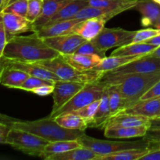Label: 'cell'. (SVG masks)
<instances>
[{
	"label": "cell",
	"mask_w": 160,
	"mask_h": 160,
	"mask_svg": "<svg viewBox=\"0 0 160 160\" xmlns=\"http://www.w3.org/2000/svg\"><path fill=\"white\" fill-rule=\"evenodd\" d=\"M59 55L34 32L31 35H16L8 39L1 59L36 63Z\"/></svg>",
	"instance_id": "6da1fadb"
},
{
	"label": "cell",
	"mask_w": 160,
	"mask_h": 160,
	"mask_svg": "<svg viewBox=\"0 0 160 160\" xmlns=\"http://www.w3.org/2000/svg\"><path fill=\"white\" fill-rule=\"evenodd\" d=\"M159 80L160 71L129 74H114L106 72L100 81L106 85H118L123 98L124 109H126L138 102L147 91Z\"/></svg>",
	"instance_id": "7a4b0ae2"
},
{
	"label": "cell",
	"mask_w": 160,
	"mask_h": 160,
	"mask_svg": "<svg viewBox=\"0 0 160 160\" xmlns=\"http://www.w3.org/2000/svg\"><path fill=\"white\" fill-rule=\"evenodd\" d=\"M11 127L29 131L49 142L78 139L84 134V131H82L66 129L59 126L54 119L49 117L33 121H22L19 120Z\"/></svg>",
	"instance_id": "3957f363"
},
{
	"label": "cell",
	"mask_w": 160,
	"mask_h": 160,
	"mask_svg": "<svg viewBox=\"0 0 160 160\" xmlns=\"http://www.w3.org/2000/svg\"><path fill=\"white\" fill-rule=\"evenodd\" d=\"M36 63L54 73L62 81H77L87 84L98 81L105 73L95 70L80 71L70 65L61 55L53 59L41 61Z\"/></svg>",
	"instance_id": "277c9868"
},
{
	"label": "cell",
	"mask_w": 160,
	"mask_h": 160,
	"mask_svg": "<svg viewBox=\"0 0 160 160\" xmlns=\"http://www.w3.org/2000/svg\"><path fill=\"white\" fill-rule=\"evenodd\" d=\"M6 139L8 145L12 148L29 156L41 158L49 142L33 133L12 127L6 134Z\"/></svg>",
	"instance_id": "5b68a950"
},
{
	"label": "cell",
	"mask_w": 160,
	"mask_h": 160,
	"mask_svg": "<svg viewBox=\"0 0 160 160\" xmlns=\"http://www.w3.org/2000/svg\"><path fill=\"white\" fill-rule=\"evenodd\" d=\"M82 146L90 148L98 156L112 154L117 152L131 148H149L150 142L142 138L138 141L120 142V141H106L97 139L86 135L85 133L78 138ZM97 160V159H96Z\"/></svg>",
	"instance_id": "8992f818"
},
{
	"label": "cell",
	"mask_w": 160,
	"mask_h": 160,
	"mask_svg": "<svg viewBox=\"0 0 160 160\" xmlns=\"http://www.w3.org/2000/svg\"><path fill=\"white\" fill-rule=\"evenodd\" d=\"M106 86L107 85L102 82L100 80L95 82L87 83L84 87L80 92H78L70 101L67 102L63 106H62L53 114L52 115L49 114L48 117L52 119H54L60 114L73 112L93 102L94 101L100 99L102 96Z\"/></svg>",
	"instance_id": "52a82bcc"
},
{
	"label": "cell",
	"mask_w": 160,
	"mask_h": 160,
	"mask_svg": "<svg viewBox=\"0 0 160 160\" xmlns=\"http://www.w3.org/2000/svg\"><path fill=\"white\" fill-rule=\"evenodd\" d=\"M137 31H128L123 28H104L99 34L92 41L99 49L106 52L116 47L131 43Z\"/></svg>",
	"instance_id": "ba28073f"
},
{
	"label": "cell",
	"mask_w": 160,
	"mask_h": 160,
	"mask_svg": "<svg viewBox=\"0 0 160 160\" xmlns=\"http://www.w3.org/2000/svg\"><path fill=\"white\" fill-rule=\"evenodd\" d=\"M85 85V83L59 80L54 82L53 106L50 115L63 106Z\"/></svg>",
	"instance_id": "9c48e42d"
},
{
	"label": "cell",
	"mask_w": 160,
	"mask_h": 160,
	"mask_svg": "<svg viewBox=\"0 0 160 160\" xmlns=\"http://www.w3.org/2000/svg\"><path fill=\"white\" fill-rule=\"evenodd\" d=\"M160 71V59L145 55L108 73L114 74L150 73Z\"/></svg>",
	"instance_id": "30bf717a"
},
{
	"label": "cell",
	"mask_w": 160,
	"mask_h": 160,
	"mask_svg": "<svg viewBox=\"0 0 160 160\" xmlns=\"http://www.w3.org/2000/svg\"><path fill=\"white\" fill-rule=\"evenodd\" d=\"M43 40L48 46L56 50L60 55L74 53L78 48L87 41L81 36L73 32L54 37L44 38Z\"/></svg>",
	"instance_id": "8fae6325"
},
{
	"label": "cell",
	"mask_w": 160,
	"mask_h": 160,
	"mask_svg": "<svg viewBox=\"0 0 160 160\" xmlns=\"http://www.w3.org/2000/svg\"><path fill=\"white\" fill-rule=\"evenodd\" d=\"M1 16L7 39L23 33L33 32V23L28 20L26 17L12 12H2Z\"/></svg>",
	"instance_id": "7c38bea8"
},
{
	"label": "cell",
	"mask_w": 160,
	"mask_h": 160,
	"mask_svg": "<svg viewBox=\"0 0 160 160\" xmlns=\"http://www.w3.org/2000/svg\"><path fill=\"white\" fill-rule=\"evenodd\" d=\"M106 20L102 17H92L85 19L75 25L73 33L84 38L87 41H92L105 28Z\"/></svg>",
	"instance_id": "4fadbf2b"
},
{
	"label": "cell",
	"mask_w": 160,
	"mask_h": 160,
	"mask_svg": "<svg viewBox=\"0 0 160 160\" xmlns=\"http://www.w3.org/2000/svg\"><path fill=\"white\" fill-rule=\"evenodd\" d=\"M0 62H2L1 66L9 65L10 67L20 69V70L26 72L30 76L38 77V78L49 80V81H56L60 80L54 73H52V71L47 70L46 68L37 63L23 62L13 60H6V59H0Z\"/></svg>",
	"instance_id": "5bb4252c"
},
{
	"label": "cell",
	"mask_w": 160,
	"mask_h": 160,
	"mask_svg": "<svg viewBox=\"0 0 160 160\" xmlns=\"http://www.w3.org/2000/svg\"><path fill=\"white\" fill-rule=\"evenodd\" d=\"M81 21V20L75 18L57 21L55 23L44 25L34 33H36L42 38L69 34V33L73 32V29L75 25H77Z\"/></svg>",
	"instance_id": "9a60e30c"
},
{
	"label": "cell",
	"mask_w": 160,
	"mask_h": 160,
	"mask_svg": "<svg viewBox=\"0 0 160 160\" xmlns=\"http://www.w3.org/2000/svg\"><path fill=\"white\" fill-rule=\"evenodd\" d=\"M134 9L142 15L141 23L144 27H153L160 15V5L153 0H139Z\"/></svg>",
	"instance_id": "2e32d148"
},
{
	"label": "cell",
	"mask_w": 160,
	"mask_h": 160,
	"mask_svg": "<svg viewBox=\"0 0 160 160\" xmlns=\"http://www.w3.org/2000/svg\"><path fill=\"white\" fill-rule=\"evenodd\" d=\"M29 76L26 72L20 69L9 65H2L0 69V84L9 88L18 89Z\"/></svg>",
	"instance_id": "e0dca14e"
},
{
	"label": "cell",
	"mask_w": 160,
	"mask_h": 160,
	"mask_svg": "<svg viewBox=\"0 0 160 160\" xmlns=\"http://www.w3.org/2000/svg\"><path fill=\"white\" fill-rule=\"evenodd\" d=\"M149 129L148 126L120 127L109 126L105 128V136L112 139H129L144 137Z\"/></svg>",
	"instance_id": "ac0fdd59"
},
{
	"label": "cell",
	"mask_w": 160,
	"mask_h": 160,
	"mask_svg": "<svg viewBox=\"0 0 160 160\" xmlns=\"http://www.w3.org/2000/svg\"><path fill=\"white\" fill-rule=\"evenodd\" d=\"M61 56L70 65L80 71L93 70L102 59V57L98 55L81 54V53H72V54L61 55Z\"/></svg>",
	"instance_id": "d6986e66"
},
{
	"label": "cell",
	"mask_w": 160,
	"mask_h": 160,
	"mask_svg": "<svg viewBox=\"0 0 160 160\" xmlns=\"http://www.w3.org/2000/svg\"><path fill=\"white\" fill-rule=\"evenodd\" d=\"M121 112L143 116L149 119L159 117H160V98L140 100L132 106Z\"/></svg>",
	"instance_id": "ffe728a7"
},
{
	"label": "cell",
	"mask_w": 160,
	"mask_h": 160,
	"mask_svg": "<svg viewBox=\"0 0 160 160\" xmlns=\"http://www.w3.org/2000/svg\"><path fill=\"white\" fill-rule=\"evenodd\" d=\"M109 126L120 127H139L148 126L150 128V119L135 114L120 112L109 117L106 123V128Z\"/></svg>",
	"instance_id": "44dd1931"
},
{
	"label": "cell",
	"mask_w": 160,
	"mask_h": 160,
	"mask_svg": "<svg viewBox=\"0 0 160 160\" xmlns=\"http://www.w3.org/2000/svg\"><path fill=\"white\" fill-rule=\"evenodd\" d=\"M72 0H44L43 7L38 18L33 23V32L46 24L47 22L63 6Z\"/></svg>",
	"instance_id": "7402d4cb"
},
{
	"label": "cell",
	"mask_w": 160,
	"mask_h": 160,
	"mask_svg": "<svg viewBox=\"0 0 160 160\" xmlns=\"http://www.w3.org/2000/svg\"><path fill=\"white\" fill-rule=\"evenodd\" d=\"M89 6L88 0H72L70 2L62 6L48 22V23H55L61 20L74 19L77 14L86 6ZM45 24V25H46Z\"/></svg>",
	"instance_id": "603a6c76"
},
{
	"label": "cell",
	"mask_w": 160,
	"mask_h": 160,
	"mask_svg": "<svg viewBox=\"0 0 160 160\" xmlns=\"http://www.w3.org/2000/svg\"><path fill=\"white\" fill-rule=\"evenodd\" d=\"M110 117V107L109 102V93L108 88L106 86L102 98H100V103L97 112L93 120L88 124V128L105 129L106 123Z\"/></svg>",
	"instance_id": "cb8c5ba5"
},
{
	"label": "cell",
	"mask_w": 160,
	"mask_h": 160,
	"mask_svg": "<svg viewBox=\"0 0 160 160\" xmlns=\"http://www.w3.org/2000/svg\"><path fill=\"white\" fill-rule=\"evenodd\" d=\"M98 155L90 148L81 146L62 153L47 157V160H96Z\"/></svg>",
	"instance_id": "d4e9b609"
},
{
	"label": "cell",
	"mask_w": 160,
	"mask_h": 160,
	"mask_svg": "<svg viewBox=\"0 0 160 160\" xmlns=\"http://www.w3.org/2000/svg\"><path fill=\"white\" fill-rule=\"evenodd\" d=\"M140 57H142V56H110L108 57L106 56L102 59L101 62L93 70L103 73L112 71Z\"/></svg>",
	"instance_id": "484cf974"
},
{
	"label": "cell",
	"mask_w": 160,
	"mask_h": 160,
	"mask_svg": "<svg viewBox=\"0 0 160 160\" xmlns=\"http://www.w3.org/2000/svg\"><path fill=\"white\" fill-rule=\"evenodd\" d=\"M157 46L147 42L130 43L118 47L114 50L111 56H145L149 54Z\"/></svg>",
	"instance_id": "4316f807"
},
{
	"label": "cell",
	"mask_w": 160,
	"mask_h": 160,
	"mask_svg": "<svg viewBox=\"0 0 160 160\" xmlns=\"http://www.w3.org/2000/svg\"><path fill=\"white\" fill-rule=\"evenodd\" d=\"M123 12L118 9H103V8L94 7V6H88L83 8L76 15L75 19L78 20H85V19L92 18V17H102L105 19L106 21L116 17L118 14Z\"/></svg>",
	"instance_id": "83f0119b"
},
{
	"label": "cell",
	"mask_w": 160,
	"mask_h": 160,
	"mask_svg": "<svg viewBox=\"0 0 160 160\" xmlns=\"http://www.w3.org/2000/svg\"><path fill=\"white\" fill-rule=\"evenodd\" d=\"M54 120L59 126L69 130L85 131L88 124L85 120L73 112H66L55 117Z\"/></svg>",
	"instance_id": "f1b7e54d"
},
{
	"label": "cell",
	"mask_w": 160,
	"mask_h": 160,
	"mask_svg": "<svg viewBox=\"0 0 160 160\" xmlns=\"http://www.w3.org/2000/svg\"><path fill=\"white\" fill-rule=\"evenodd\" d=\"M82 145L80 144L78 139L73 140H62L56 141V142H48V145L45 146L44 150L42 159H45L49 156L54 154H59V153L65 152L69 150L73 149V148H78Z\"/></svg>",
	"instance_id": "f546056e"
},
{
	"label": "cell",
	"mask_w": 160,
	"mask_h": 160,
	"mask_svg": "<svg viewBox=\"0 0 160 160\" xmlns=\"http://www.w3.org/2000/svg\"><path fill=\"white\" fill-rule=\"evenodd\" d=\"M139 0H88L89 6L124 12L134 9Z\"/></svg>",
	"instance_id": "4dcf8cb0"
},
{
	"label": "cell",
	"mask_w": 160,
	"mask_h": 160,
	"mask_svg": "<svg viewBox=\"0 0 160 160\" xmlns=\"http://www.w3.org/2000/svg\"><path fill=\"white\" fill-rule=\"evenodd\" d=\"M150 148H131L117 152L106 156H98L97 160H138L149 151Z\"/></svg>",
	"instance_id": "1f68e13d"
},
{
	"label": "cell",
	"mask_w": 160,
	"mask_h": 160,
	"mask_svg": "<svg viewBox=\"0 0 160 160\" xmlns=\"http://www.w3.org/2000/svg\"><path fill=\"white\" fill-rule=\"evenodd\" d=\"M109 93V102L110 107V117L124 110L123 98L117 84L107 85Z\"/></svg>",
	"instance_id": "d6a6232c"
},
{
	"label": "cell",
	"mask_w": 160,
	"mask_h": 160,
	"mask_svg": "<svg viewBox=\"0 0 160 160\" xmlns=\"http://www.w3.org/2000/svg\"><path fill=\"white\" fill-rule=\"evenodd\" d=\"M99 103L100 99L96 100V101H94L93 102L90 103V104L87 105V106H84V107L81 108V109H78L77 110H74L70 112H73L76 115L81 117V118H83L85 120L87 124H88L93 120L94 117H95L97 109H98V106H99Z\"/></svg>",
	"instance_id": "836d02e7"
},
{
	"label": "cell",
	"mask_w": 160,
	"mask_h": 160,
	"mask_svg": "<svg viewBox=\"0 0 160 160\" xmlns=\"http://www.w3.org/2000/svg\"><path fill=\"white\" fill-rule=\"evenodd\" d=\"M28 0H10L2 12H12L26 17Z\"/></svg>",
	"instance_id": "e575fe53"
},
{
	"label": "cell",
	"mask_w": 160,
	"mask_h": 160,
	"mask_svg": "<svg viewBox=\"0 0 160 160\" xmlns=\"http://www.w3.org/2000/svg\"><path fill=\"white\" fill-rule=\"evenodd\" d=\"M54 82L55 81L43 79V78H38V77L29 76L28 79L20 86L18 89L31 92V91L34 90L36 88H38L42 85H45V84H54Z\"/></svg>",
	"instance_id": "d590c367"
},
{
	"label": "cell",
	"mask_w": 160,
	"mask_h": 160,
	"mask_svg": "<svg viewBox=\"0 0 160 160\" xmlns=\"http://www.w3.org/2000/svg\"><path fill=\"white\" fill-rule=\"evenodd\" d=\"M44 0H28L26 18L34 23L42 12Z\"/></svg>",
	"instance_id": "8d00e7d4"
},
{
	"label": "cell",
	"mask_w": 160,
	"mask_h": 160,
	"mask_svg": "<svg viewBox=\"0 0 160 160\" xmlns=\"http://www.w3.org/2000/svg\"><path fill=\"white\" fill-rule=\"evenodd\" d=\"M160 34V29L156 28H146L140 31H136L134 38L131 43H142V42H148L149 39Z\"/></svg>",
	"instance_id": "74e56055"
},
{
	"label": "cell",
	"mask_w": 160,
	"mask_h": 160,
	"mask_svg": "<svg viewBox=\"0 0 160 160\" xmlns=\"http://www.w3.org/2000/svg\"><path fill=\"white\" fill-rule=\"evenodd\" d=\"M74 53L98 55V56H102V58L106 57V52L99 49L92 41H86L85 42H84Z\"/></svg>",
	"instance_id": "f35d334b"
},
{
	"label": "cell",
	"mask_w": 160,
	"mask_h": 160,
	"mask_svg": "<svg viewBox=\"0 0 160 160\" xmlns=\"http://www.w3.org/2000/svg\"><path fill=\"white\" fill-rule=\"evenodd\" d=\"M142 138L150 142V149L160 147V129H148Z\"/></svg>",
	"instance_id": "ab89813d"
},
{
	"label": "cell",
	"mask_w": 160,
	"mask_h": 160,
	"mask_svg": "<svg viewBox=\"0 0 160 160\" xmlns=\"http://www.w3.org/2000/svg\"><path fill=\"white\" fill-rule=\"evenodd\" d=\"M160 98V80L156 83L153 86H152L146 92L145 95L141 98L140 100H148L153 99V98ZM139 100V101H140Z\"/></svg>",
	"instance_id": "60d3db41"
},
{
	"label": "cell",
	"mask_w": 160,
	"mask_h": 160,
	"mask_svg": "<svg viewBox=\"0 0 160 160\" xmlns=\"http://www.w3.org/2000/svg\"><path fill=\"white\" fill-rule=\"evenodd\" d=\"M7 35H6L2 16L0 14V59L2 58L3 52H4L5 47H6V43H7Z\"/></svg>",
	"instance_id": "b9f144b4"
},
{
	"label": "cell",
	"mask_w": 160,
	"mask_h": 160,
	"mask_svg": "<svg viewBox=\"0 0 160 160\" xmlns=\"http://www.w3.org/2000/svg\"><path fill=\"white\" fill-rule=\"evenodd\" d=\"M53 91H54V84H45V85L36 88L34 90L31 91V92L38 96H47L52 94Z\"/></svg>",
	"instance_id": "7bdbcfd3"
},
{
	"label": "cell",
	"mask_w": 160,
	"mask_h": 160,
	"mask_svg": "<svg viewBox=\"0 0 160 160\" xmlns=\"http://www.w3.org/2000/svg\"><path fill=\"white\" fill-rule=\"evenodd\" d=\"M144 160H160V148H152L142 158Z\"/></svg>",
	"instance_id": "ee69618b"
},
{
	"label": "cell",
	"mask_w": 160,
	"mask_h": 160,
	"mask_svg": "<svg viewBox=\"0 0 160 160\" xmlns=\"http://www.w3.org/2000/svg\"><path fill=\"white\" fill-rule=\"evenodd\" d=\"M18 119L13 118V117H9L5 114L0 113V123H3V124H6L8 126H12L15 122L18 121Z\"/></svg>",
	"instance_id": "f6af8a7d"
},
{
	"label": "cell",
	"mask_w": 160,
	"mask_h": 160,
	"mask_svg": "<svg viewBox=\"0 0 160 160\" xmlns=\"http://www.w3.org/2000/svg\"><path fill=\"white\" fill-rule=\"evenodd\" d=\"M149 129H160V117L150 119Z\"/></svg>",
	"instance_id": "bcb514c9"
},
{
	"label": "cell",
	"mask_w": 160,
	"mask_h": 160,
	"mask_svg": "<svg viewBox=\"0 0 160 160\" xmlns=\"http://www.w3.org/2000/svg\"><path fill=\"white\" fill-rule=\"evenodd\" d=\"M9 128H10V126H8V125L6 124H3V123H0V135L6 136Z\"/></svg>",
	"instance_id": "7dc6e473"
},
{
	"label": "cell",
	"mask_w": 160,
	"mask_h": 160,
	"mask_svg": "<svg viewBox=\"0 0 160 160\" xmlns=\"http://www.w3.org/2000/svg\"><path fill=\"white\" fill-rule=\"evenodd\" d=\"M147 43L152 44V45H154L156 46H160V34L159 35L156 36V37L152 38L149 39L148 42H146Z\"/></svg>",
	"instance_id": "c3c4849f"
},
{
	"label": "cell",
	"mask_w": 160,
	"mask_h": 160,
	"mask_svg": "<svg viewBox=\"0 0 160 160\" xmlns=\"http://www.w3.org/2000/svg\"><path fill=\"white\" fill-rule=\"evenodd\" d=\"M149 56H153V57H156V58H159L160 59V46H157L154 50H153L152 52H150Z\"/></svg>",
	"instance_id": "681fc988"
},
{
	"label": "cell",
	"mask_w": 160,
	"mask_h": 160,
	"mask_svg": "<svg viewBox=\"0 0 160 160\" xmlns=\"http://www.w3.org/2000/svg\"><path fill=\"white\" fill-rule=\"evenodd\" d=\"M9 1L10 0H0V14L3 12V10L6 7V6L9 2Z\"/></svg>",
	"instance_id": "f907efd6"
},
{
	"label": "cell",
	"mask_w": 160,
	"mask_h": 160,
	"mask_svg": "<svg viewBox=\"0 0 160 160\" xmlns=\"http://www.w3.org/2000/svg\"><path fill=\"white\" fill-rule=\"evenodd\" d=\"M0 145H8L6 136L0 135Z\"/></svg>",
	"instance_id": "816d5d0a"
},
{
	"label": "cell",
	"mask_w": 160,
	"mask_h": 160,
	"mask_svg": "<svg viewBox=\"0 0 160 160\" xmlns=\"http://www.w3.org/2000/svg\"><path fill=\"white\" fill-rule=\"evenodd\" d=\"M153 28H156V29H160V15H159V18H158L157 21L156 22L155 25H154V26H153Z\"/></svg>",
	"instance_id": "f5cc1de1"
},
{
	"label": "cell",
	"mask_w": 160,
	"mask_h": 160,
	"mask_svg": "<svg viewBox=\"0 0 160 160\" xmlns=\"http://www.w3.org/2000/svg\"><path fill=\"white\" fill-rule=\"evenodd\" d=\"M154 2H156V3H158V4L160 5V0H153Z\"/></svg>",
	"instance_id": "db71d44e"
},
{
	"label": "cell",
	"mask_w": 160,
	"mask_h": 160,
	"mask_svg": "<svg viewBox=\"0 0 160 160\" xmlns=\"http://www.w3.org/2000/svg\"><path fill=\"white\" fill-rule=\"evenodd\" d=\"M160 148V147H159V148Z\"/></svg>",
	"instance_id": "11a10c76"
}]
</instances>
